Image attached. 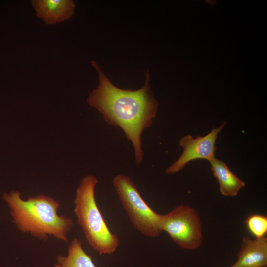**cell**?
Listing matches in <instances>:
<instances>
[{
  "mask_svg": "<svg viewBox=\"0 0 267 267\" xmlns=\"http://www.w3.org/2000/svg\"><path fill=\"white\" fill-rule=\"evenodd\" d=\"M245 223L250 232L256 238L264 237L267 232V218L265 216L252 214L246 218Z\"/></svg>",
  "mask_w": 267,
  "mask_h": 267,
  "instance_id": "cell-11",
  "label": "cell"
},
{
  "mask_svg": "<svg viewBox=\"0 0 267 267\" xmlns=\"http://www.w3.org/2000/svg\"><path fill=\"white\" fill-rule=\"evenodd\" d=\"M230 267H232L230 266Z\"/></svg>",
  "mask_w": 267,
  "mask_h": 267,
  "instance_id": "cell-12",
  "label": "cell"
},
{
  "mask_svg": "<svg viewBox=\"0 0 267 267\" xmlns=\"http://www.w3.org/2000/svg\"><path fill=\"white\" fill-rule=\"evenodd\" d=\"M160 227L181 248L189 250L199 248L202 243L201 222L197 211L187 205H180L161 215Z\"/></svg>",
  "mask_w": 267,
  "mask_h": 267,
  "instance_id": "cell-5",
  "label": "cell"
},
{
  "mask_svg": "<svg viewBox=\"0 0 267 267\" xmlns=\"http://www.w3.org/2000/svg\"><path fill=\"white\" fill-rule=\"evenodd\" d=\"M237 260L232 267H266L267 237L252 239L246 235L242 238Z\"/></svg>",
  "mask_w": 267,
  "mask_h": 267,
  "instance_id": "cell-8",
  "label": "cell"
},
{
  "mask_svg": "<svg viewBox=\"0 0 267 267\" xmlns=\"http://www.w3.org/2000/svg\"><path fill=\"white\" fill-rule=\"evenodd\" d=\"M213 175L217 178L221 194L226 196H235L245 186L227 165L215 157L210 161Z\"/></svg>",
  "mask_w": 267,
  "mask_h": 267,
  "instance_id": "cell-9",
  "label": "cell"
},
{
  "mask_svg": "<svg viewBox=\"0 0 267 267\" xmlns=\"http://www.w3.org/2000/svg\"><path fill=\"white\" fill-rule=\"evenodd\" d=\"M90 63L97 72L99 82L87 102L102 114L108 125L123 130L133 144L136 164H139L144 155L141 134L151 126L159 106L151 89L149 70L145 73L142 88L135 90L124 89L114 85L95 61Z\"/></svg>",
  "mask_w": 267,
  "mask_h": 267,
  "instance_id": "cell-1",
  "label": "cell"
},
{
  "mask_svg": "<svg viewBox=\"0 0 267 267\" xmlns=\"http://www.w3.org/2000/svg\"><path fill=\"white\" fill-rule=\"evenodd\" d=\"M113 184L134 228L146 237H158L162 232L161 214L146 203L130 178L119 174L113 178Z\"/></svg>",
  "mask_w": 267,
  "mask_h": 267,
  "instance_id": "cell-4",
  "label": "cell"
},
{
  "mask_svg": "<svg viewBox=\"0 0 267 267\" xmlns=\"http://www.w3.org/2000/svg\"><path fill=\"white\" fill-rule=\"evenodd\" d=\"M226 124L223 122L221 125L212 131L205 136H197L195 138L191 135L182 137L179 141V146L183 151L181 156L166 170L167 174H172L182 170L190 161L197 159H206L210 161L215 157L216 141L218 134Z\"/></svg>",
  "mask_w": 267,
  "mask_h": 267,
  "instance_id": "cell-6",
  "label": "cell"
},
{
  "mask_svg": "<svg viewBox=\"0 0 267 267\" xmlns=\"http://www.w3.org/2000/svg\"><path fill=\"white\" fill-rule=\"evenodd\" d=\"M31 4L37 16L48 25L69 20L76 7L72 0H32Z\"/></svg>",
  "mask_w": 267,
  "mask_h": 267,
  "instance_id": "cell-7",
  "label": "cell"
},
{
  "mask_svg": "<svg viewBox=\"0 0 267 267\" xmlns=\"http://www.w3.org/2000/svg\"><path fill=\"white\" fill-rule=\"evenodd\" d=\"M21 195L19 191H13L2 196L17 229L40 240L46 241L53 236L67 243L74 223L71 218L58 214L60 204L43 194L26 200Z\"/></svg>",
  "mask_w": 267,
  "mask_h": 267,
  "instance_id": "cell-2",
  "label": "cell"
},
{
  "mask_svg": "<svg viewBox=\"0 0 267 267\" xmlns=\"http://www.w3.org/2000/svg\"><path fill=\"white\" fill-rule=\"evenodd\" d=\"M98 183V179L92 175L82 178L76 190L74 210L91 247L100 255L111 254L119 246V238L110 231L96 204L95 188Z\"/></svg>",
  "mask_w": 267,
  "mask_h": 267,
  "instance_id": "cell-3",
  "label": "cell"
},
{
  "mask_svg": "<svg viewBox=\"0 0 267 267\" xmlns=\"http://www.w3.org/2000/svg\"><path fill=\"white\" fill-rule=\"evenodd\" d=\"M54 267H97L91 256L83 250L82 242L75 237L68 246L66 256L56 257Z\"/></svg>",
  "mask_w": 267,
  "mask_h": 267,
  "instance_id": "cell-10",
  "label": "cell"
}]
</instances>
